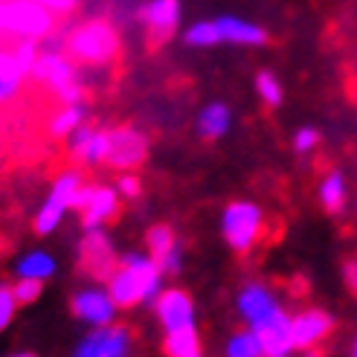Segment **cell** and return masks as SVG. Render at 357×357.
I'll return each instance as SVG.
<instances>
[{"mask_svg": "<svg viewBox=\"0 0 357 357\" xmlns=\"http://www.w3.org/2000/svg\"><path fill=\"white\" fill-rule=\"evenodd\" d=\"M282 311V302L273 296V291L261 282H247L238 294V314L247 323V328L261 326L264 319H271L273 314Z\"/></svg>", "mask_w": 357, "mask_h": 357, "instance_id": "15", "label": "cell"}, {"mask_svg": "<svg viewBox=\"0 0 357 357\" xmlns=\"http://www.w3.org/2000/svg\"><path fill=\"white\" fill-rule=\"evenodd\" d=\"M79 264L87 276H93L96 282H108L111 273L116 271V250L114 241L108 238L105 229H84V238L79 244Z\"/></svg>", "mask_w": 357, "mask_h": 357, "instance_id": "9", "label": "cell"}, {"mask_svg": "<svg viewBox=\"0 0 357 357\" xmlns=\"http://www.w3.org/2000/svg\"><path fill=\"white\" fill-rule=\"evenodd\" d=\"M227 357H264V349H261L259 334H256L253 328L236 331V334L227 340Z\"/></svg>", "mask_w": 357, "mask_h": 357, "instance_id": "26", "label": "cell"}, {"mask_svg": "<svg viewBox=\"0 0 357 357\" xmlns=\"http://www.w3.org/2000/svg\"><path fill=\"white\" fill-rule=\"evenodd\" d=\"M317 142H319L317 128L305 125V128H299V131L294 134V151H296V154H308V151L317 149Z\"/></svg>", "mask_w": 357, "mask_h": 357, "instance_id": "32", "label": "cell"}, {"mask_svg": "<svg viewBox=\"0 0 357 357\" xmlns=\"http://www.w3.org/2000/svg\"><path fill=\"white\" fill-rule=\"evenodd\" d=\"M116 195L119 198H125V201H134V198H139V192H142V183H139V177L137 174H131V172H125V174H119V181H116Z\"/></svg>", "mask_w": 357, "mask_h": 357, "instance_id": "31", "label": "cell"}, {"mask_svg": "<svg viewBox=\"0 0 357 357\" xmlns=\"http://www.w3.org/2000/svg\"><path fill=\"white\" fill-rule=\"evenodd\" d=\"M233 128V111L224 102H209L198 114V134L209 142H215L221 137H227V131Z\"/></svg>", "mask_w": 357, "mask_h": 357, "instance_id": "20", "label": "cell"}, {"mask_svg": "<svg viewBox=\"0 0 357 357\" xmlns=\"http://www.w3.org/2000/svg\"><path fill=\"white\" fill-rule=\"evenodd\" d=\"M119 195L114 186H91L84 183L73 201V209L82 212L84 229H102L119 212Z\"/></svg>", "mask_w": 357, "mask_h": 357, "instance_id": "11", "label": "cell"}, {"mask_svg": "<svg viewBox=\"0 0 357 357\" xmlns=\"http://www.w3.org/2000/svg\"><path fill=\"white\" fill-rule=\"evenodd\" d=\"M181 17H183L181 0H146L139 6V24L146 29V38L151 41V47L166 44L181 29Z\"/></svg>", "mask_w": 357, "mask_h": 357, "instance_id": "10", "label": "cell"}, {"mask_svg": "<svg viewBox=\"0 0 357 357\" xmlns=\"http://www.w3.org/2000/svg\"><path fill=\"white\" fill-rule=\"evenodd\" d=\"M24 82H26V73L15 64L12 52L9 50H0V105L12 102L17 93H21Z\"/></svg>", "mask_w": 357, "mask_h": 357, "instance_id": "25", "label": "cell"}, {"mask_svg": "<svg viewBox=\"0 0 357 357\" xmlns=\"http://www.w3.org/2000/svg\"><path fill=\"white\" fill-rule=\"evenodd\" d=\"M256 93H259V99L267 105V108H279L282 99H284V87L276 79V73H271V70H261V73L256 76Z\"/></svg>", "mask_w": 357, "mask_h": 357, "instance_id": "27", "label": "cell"}, {"mask_svg": "<svg viewBox=\"0 0 357 357\" xmlns=\"http://www.w3.org/2000/svg\"><path fill=\"white\" fill-rule=\"evenodd\" d=\"M64 52L76 64L105 67L119 56V32L105 17H87L76 24L64 38Z\"/></svg>", "mask_w": 357, "mask_h": 357, "instance_id": "3", "label": "cell"}, {"mask_svg": "<svg viewBox=\"0 0 357 357\" xmlns=\"http://www.w3.org/2000/svg\"><path fill=\"white\" fill-rule=\"evenodd\" d=\"M261 340V349H264V357H291L294 349V334H291V317L288 311H279L273 314L271 319H264L261 326L253 328Z\"/></svg>", "mask_w": 357, "mask_h": 357, "instance_id": "19", "label": "cell"}, {"mask_svg": "<svg viewBox=\"0 0 357 357\" xmlns=\"http://www.w3.org/2000/svg\"><path fill=\"white\" fill-rule=\"evenodd\" d=\"M0 50H3V35H0Z\"/></svg>", "mask_w": 357, "mask_h": 357, "instance_id": "38", "label": "cell"}, {"mask_svg": "<svg viewBox=\"0 0 357 357\" xmlns=\"http://www.w3.org/2000/svg\"><path fill=\"white\" fill-rule=\"evenodd\" d=\"M82 186H84V177H82L79 169L61 172L56 181H52L50 195L44 198V204L38 206V212H35V233H38V236L56 233L59 224L64 221V215L73 209V201H76V195H79Z\"/></svg>", "mask_w": 357, "mask_h": 357, "instance_id": "6", "label": "cell"}, {"mask_svg": "<svg viewBox=\"0 0 357 357\" xmlns=\"http://www.w3.org/2000/svg\"><path fill=\"white\" fill-rule=\"evenodd\" d=\"M6 357H35V354H29V351H15V354H6Z\"/></svg>", "mask_w": 357, "mask_h": 357, "instance_id": "35", "label": "cell"}, {"mask_svg": "<svg viewBox=\"0 0 357 357\" xmlns=\"http://www.w3.org/2000/svg\"><path fill=\"white\" fill-rule=\"evenodd\" d=\"M56 29V15L32 0H0V35L12 41H44Z\"/></svg>", "mask_w": 357, "mask_h": 357, "instance_id": "4", "label": "cell"}, {"mask_svg": "<svg viewBox=\"0 0 357 357\" xmlns=\"http://www.w3.org/2000/svg\"><path fill=\"white\" fill-rule=\"evenodd\" d=\"M56 259L47 250H29L21 259L15 261V276L17 279H35V282H47L56 276Z\"/></svg>", "mask_w": 357, "mask_h": 357, "instance_id": "21", "label": "cell"}, {"mask_svg": "<svg viewBox=\"0 0 357 357\" xmlns=\"http://www.w3.org/2000/svg\"><path fill=\"white\" fill-rule=\"evenodd\" d=\"M302 357H323V354H319V351H314V349H311V351H302Z\"/></svg>", "mask_w": 357, "mask_h": 357, "instance_id": "36", "label": "cell"}, {"mask_svg": "<svg viewBox=\"0 0 357 357\" xmlns=\"http://www.w3.org/2000/svg\"><path fill=\"white\" fill-rule=\"evenodd\" d=\"M67 149L70 157L82 166H99L108 160V131L105 128H93V125H82L73 134L67 137Z\"/></svg>", "mask_w": 357, "mask_h": 357, "instance_id": "18", "label": "cell"}, {"mask_svg": "<svg viewBox=\"0 0 357 357\" xmlns=\"http://www.w3.org/2000/svg\"><path fill=\"white\" fill-rule=\"evenodd\" d=\"M32 3H38V6H44V9H50L52 15H70L76 9V3L79 0H32Z\"/></svg>", "mask_w": 357, "mask_h": 357, "instance_id": "33", "label": "cell"}, {"mask_svg": "<svg viewBox=\"0 0 357 357\" xmlns=\"http://www.w3.org/2000/svg\"><path fill=\"white\" fill-rule=\"evenodd\" d=\"M12 291H15L17 305H32V302H38V296H41V291H44V282L17 279V282L12 284Z\"/></svg>", "mask_w": 357, "mask_h": 357, "instance_id": "30", "label": "cell"}, {"mask_svg": "<svg viewBox=\"0 0 357 357\" xmlns=\"http://www.w3.org/2000/svg\"><path fill=\"white\" fill-rule=\"evenodd\" d=\"M128 351L131 331L114 323L105 328H91V334H84L73 349V357H128Z\"/></svg>", "mask_w": 357, "mask_h": 357, "instance_id": "13", "label": "cell"}, {"mask_svg": "<svg viewBox=\"0 0 357 357\" xmlns=\"http://www.w3.org/2000/svg\"><path fill=\"white\" fill-rule=\"evenodd\" d=\"M264 229V212L253 201H233L221 212V236L224 241L236 250V253H247L253 250L261 238Z\"/></svg>", "mask_w": 357, "mask_h": 357, "instance_id": "7", "label": "cell"}, {"mask_svg": "<svg viewBox=\"0 0 357 357\" xmlns=\"http://www.w3.org/2000/svg\"><path fill=\"white\" fill-rule=\"evenodd\" d=\"M319 204H323L326 212H331V215H340V212L346 209V201H349V186H346V177L340 172H328L323 181H319Z\"/></svg>", "mask_w": 357, "mask_h": 357, "instance_id": "22", "label": "cell"}, {"mask_svg": "<svg viewBox=\"0 0 357 357\" xmlns=\"http://www.w3.org/2000/svg\"><path fill=\"white\" fill-rule=\"evenodd\" d=\"M154 314L166 331L195 326V302L181 288H163V294L154 299Z\"/></svg>", "mask_w": 357, "mask_h": 357, "instance_id": "17", "label": "cell"}, {"mask_svg": "<svg viewBox=\"0 0 357 357\" xmlns=\"http://www.w3.org/2000/svg\"><path fill=\"white\" fill-rule=\"evenodd\" d=\"M17 308L21 305H17V299H15L12 284H0V331H6L12 326Z\"/></svg>", "mask_w": 357, "mask_h": 357, "instance_id": "29", "label": "cell"}, {"mask_svg": "<svg viewBox=\"0 0 357 357\" xmlns=\"http://www.w3.org/2000/svg\"><path fill=\"white\" fill-rule=\"evenodd\" d=\"M343 282H346V288L357 296V261H346L343 264Z\"/></svg>", "mask_w": 357, "mask_h": 357, "instance_id": "34", "label": "cell"}, {"mask_svg": "<svg viewBox=\"0 0 357 357\" xmlns=\"http://www.w3.org/2000/svg\"><path fill=\"white\" fill-rule=\"evenodd\" d=\"M163 271L151 261L149 253H125L105 288L114 296L116 308H134L146 302L154 305V299L163 294Z\"/></svg>", "mask_w": 357, "mask_h": 357, "instance_id": "1", "label": "cell"}, {"mask_svg": "<svg viewBox=\"0 0 357 357\" xmlns=\"http://www.w3.org/2000/svg\"><path fill=\"white\" fill-rule=\"evenodd\" d=\"M334 328L331 314L323 308H305L296 317H291V334H294V349L296 351H311L326 340Z\"/></svg>", "mask_w": 357, "mask_h": 357, "instance_id": "16", "label": "cell"}, {"mask_svg": "<svg viewBox=\"0 0 357 357\" xmlns=\"http://www.w3.org/2000/svg\"><path fill=\"white\" fill-rule=\"evenodd\" d=\"M351 357H357V340H354V346H351Z\"/></svg>", "mask_w": 357, "mask_h": 357, "instance_id": "37", "label": "cell"}, {"mask_svg": "<svg viewBox=\"0 0 357 357\" xmlns=\"http://www.w3.org/2000/svg\"><path fill=\"white\" fill-rule=\"evenodd\" d=\"M70 308H73L76 319H82L84 326L91 328H105V326H114L116 319V302L114 296L108 294V288H82L73 294L70 299Z\"/></svg>", "mask_w": 357, "mask_h": 357, "instance_id": "12", "label": "cell"}, {"mask_svg": "<svg viewBox=\"0 0 357 357\" xmlns=\"http://www.w3.org/2000/svg\"><path fill=\"white\" fill-rule=\"evenodd\" d=\"M149 154V137L131 128V125H119V128H108V163L116 172H134L146 163Z\"/></svg>", "mask_w": 357, "mask_h": 357, "instance_id": "8", "label": "cell"}, {"mask_svg": "<svg viewBox=\"0 0 357 357\" xmlns=\"http://www.w3.org/2000/svg\"><path fill=\"white\" fill-rule=\"evenodd\" d=\"M163 351H166V357H204V351H201V337H198V328L189 326V328L166 331Z\"/></svg>", "mask_w": 357, "mask_h": 357, "instance_id": "24", "label": "cell"}, {"mask_svg": "<svg viewBox=\"0 0 357 357\" xmlns=\"http://www.w3.org/2000/svg\"><path fill=\"white\" fill-rule=\"evenodd\" d=\"M183 41L189 47L209 50L218 44H236V47H261L267 44V29L250 17L238 15H218V17H204L186 26Z\"/></svg>", "mask_w": 357, "mask_h": 357, "instance_id": "2", "label": "cell"}, {"mask_svg": "<svg viewBox=\"0 0 357 357\" xmlns=\"http://www.w3.org/2000/svg\"><path fill=\"white\" fill-rule=\"evenodd\" d=\"M9 52H12V59H15V64L24 70L26 73V79H29V73H32V67H35V59H38V44L35 41H15L12 47H9Z\"/></svg>", "mask_w": 357, "mask_h": 357, "instance_id": "28", "label": "cell"}, {"mask_svg": "<svg viewBox=\"0 0 357 357\" xmlns=\"http://www.w3.org/2000/svg\"><path fill=\"white\" fill-rule=\"evenodd\" d=\"M84 122H87V108H84V102H79V105H61V108L50 116L47 131L56 137V139H67L76 128H82Z\"/></svg>", "mask_w": 357, "mask_h": 357, "instance_id": "23", "label": "cell"}, {"mask_svg": "<svg viewBox=\"0 0 357 357\" xmlns=\"http://www.w3.org/2000/svg\"><path fill=\"white\" fill-rule=\"evenodd\" d=\"M29 79L50 87L59 96L61 105H79L84 102V87L76 73V61L67 56L64 50H41Z\"/></svg>", "mask_w": 357, "mask_h": 357, "instance_id": "5", "label": "cell"}, {"mask_svg": "<svg viewBox=\"0 0 357 357\" xmlns=\"http://www.w3.org/2000/svg\"><path fill=\"white\" fill-rule=\"evenodd\" d=\"M146 247H149L151 261L160 267V271H163V276L181 273L183 250H181V241H177L174 229L169 224H154L146 233Z\"/></svg>", "mask_w": 357, "mask_h": 357, "instance_id": "14", "label": "cell"}]
</instances>
